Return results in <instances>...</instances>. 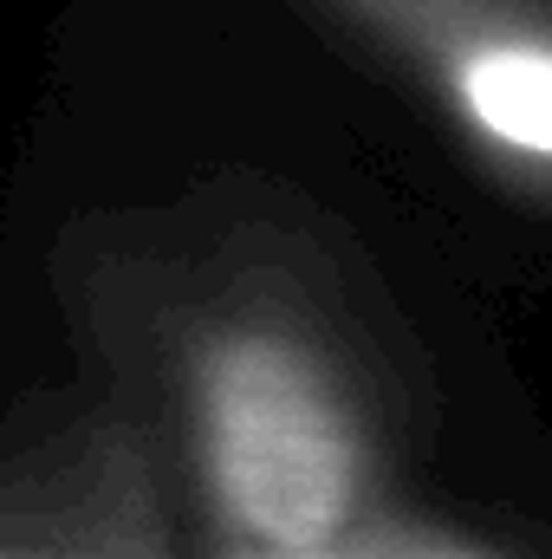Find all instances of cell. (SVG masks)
Segmentation results:
<instances>
[{"mask_svg":"<svg viewBox=\"0 0 552 559\" xmlns=\"http://www.w3.org/2000/svg\"><path fill=\"white\" fill-rule=\"evenodd\" d=\"M208 455L235 521L274 547H312L351 501V436L279 345H241L215 365Z\"/></svg>","mask_w":552,"mask_h":559,"instance_id":"cell-1","label":"cell"},{"mask_svg":"<svg viewBox=\"0 0 552 559\" xmlns=\"http://www.w3.org/2000/svg\"><path fill=\"white\" fill-rule=\"evenodd\" d=\"M468 111L494 131L501 143L552 156V52L540 46H507V52H481L468 66Z\"/></svg>","mask_w":552,"mask_h":559,"instance_id":"cell-2","label":"cell"}]
</instances>
